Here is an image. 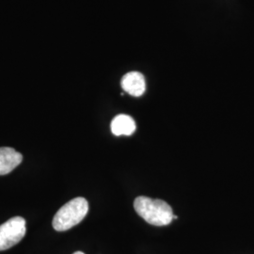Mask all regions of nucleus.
Listing matches in <instances>:
<instances>
[{
    "label": "nucleus",
    "instance_id": "1",
    "mask_svg": "<svg viewBox=\"0 0 254 254\" xmlns=\"http://www.w3.org/2000/svg\"><path fill=\"white\" fill-rule=\"evenodd\" d=\"M134 208L139 217L154 226L169 225L174 217L173 208L166 201L154 200L145 196L136 198Z\"/></svg>",
    "mask_w": 254,
    "mask_h": 254
},
{
    "label": "nucleus",
    "instance_id": "2",
    "mask_svg": "<svg viewBox=\"0 0 254 254\" xmlns=\"http://www.w3.org/2000/svg\"><path fill=\"white\" fill-rule=\"evenodd\" d=\"M89 211L88 200L82 197L65 203L53 218V227L58 232H64L79 224Z\"/></svg>",
    "mask_w": 254,
    "mask_h": 254
},
{
    "label": "nucleus",
    "instance_id": "3",
    "mask_svg": "<svg viewBox=\"0 0 254 254\" xmlns=\"http://www.w3.org/2000/svg\"><path fill=\"white\" fill-rule=\"evenodd\" d=\"M26 220L14 217L0 225V252L18 244L26 235Z\"/></svg>",
    "mask_w": 254,
    "mask_h": 254
},
{
    "label": "nucleus",
    "instance_id": "4",
    "mask_svg": "<svg viewBox=\"0 0 254 254\" xmlns=\"http://www.w3.org/2000/svg\"><path fill=\"white\" fill-rule=\"evenodd\" d=\"M121 85L124 91L135 97H139L145 92V78L142 73L138 72H130L125 74Z\"/></svg>",
    "mask_w": 254,
    "mask_h": 254
},
{
    "label": "nucleus",
    "instance_id": "5",
    "mask_svg": "<svg viewBox=\"0 0 254 254\" xmlns=\"http://www.w3.org/2000/svg\"><path fill=\"white\" fill-rule=\"evenodd\" d=\"M23 161V155L9 147L0 148V175L12 172Z\"/></svg>",
    "mask_w": 254,
    "mask_h": 254
},
{
    "label": "nucleus",
    "instance_id": "6",
    "mask_svg": "<svg viewBox=\"0 0 254 254\" xmlns=\"http://www.w3.org/2000/svg\"><path fill=\"white\" fill-rule=\"evenodd\" d=\"M110 127L115 136H131L136 131V123L132 117L120 114L112 120Z\"/></svg>",
    "mask_w": 254,
    "mask_h": 254
},
{
    "label": "nucleus",
    "instance_id": "7",
    "mask_svg": "<svg viewBox=\"0 0 254 254\" xmlns=\"http://www.w3.org/2000/svg\"><path fill=\"white\" fill-rule=\"evenodd\" d=\"M85 254L84 253H82V252H75L74 254Z\"/></svg>",
    "mask_w": 254,
    "mask_h": 254
}]
</instances>
